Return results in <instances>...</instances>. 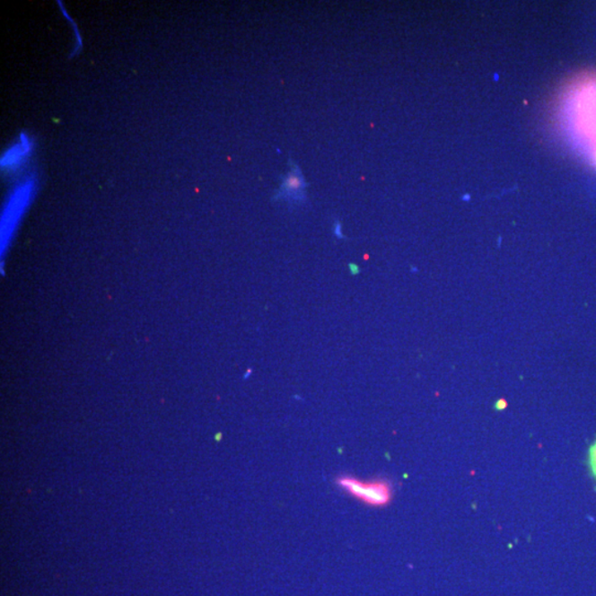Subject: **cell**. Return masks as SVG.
<instances>
[{"instance_id":"6da1fadb","label":"cell","mask_w":596,"mask_h":596,"mask_svg":"<svg viewBox=\"0 0 596 596\" xmlns=\"http://www.w3.org/2000/svg\"><path fill=\"white\" fill-rule=\"evenodd\" d=\"M337 485L344 493L370 507H384L392 501L391 484L384 479L363 480L343 475L337 478Z\"/></svg>"},{"instance_id":"7a4b0ae2","label":"cell","mask_w":596,"mask_h":596,"mask_svg":"<svg viewBox=\"0 0 596 596\" xmlns=\"http://www.w3.org/2000/svg\"><path fill=\"white\" fill-rule=\"evenodd\" d=\"M36 180L29 177L12 192L2 215V250H6L35 192Z\"/></svg>"},{"instance_id":"3957f363","label":"cell","mask_w":596,"mask_h":596,"mask_svg":"<svg viewBox=\"0 0 596 596\" xmlns=\"http://www.w3.org/2000/svg\"><path fill=\"white\" fill-rule=\"evenodd\" d=\"M290 171L286 175L281 176L282 184L280 188L273 196V201H285L291 206H301L307 203V192L305 189L309 187L306 182L300 166L292 160H288Z\"/></svg>"},{"instance_id":"277c9868","label":"cell","mask_w":596,"mask_h":596,"mask_svg":"<svg viewBox=\"0 0 596 596\" xmlns=\"http://www.w3.org/2000/svg\"><path fill=\"white\" fill-rule=\"evenodd\" d=\"M32 146L31 138L26 136L25 133H22L18 142L4 153L2 157L3 171L12 172L19 170L31 156Z\"/></svg>"},{"instance_id":"5b68a950","label":"cell","mask_w":596,"mask_h":596,"mask_svg":"<svg viewBox=\"0 0 596 596\" xmlns=\"http://www.w3.org/2000/svg\"><path fill=\"white\" fill-rule=\"evenodd\" d=\"M589 465L591 472H592L593 478L596 480V441L589 450Z\"/></svg>"},{"instance_id":"8992f818","label":"cell","mask_w":596,"mask_h":596,"mask_svg":"<svg viewBox=\"0 0 596 596\" xmlns=\"http://www.w3.org/2000/svg\"><path fill=\"white\" fill-rule=\"evenodd\" d=\"M333 233L335 235V238H337L339 240L345 239V235L343 233V224H341L338 219H336L334 221Z\"/></svg>"},{"instance_id":"52a82bcc","label":"cell","mask_w":596,"mask_h":596,"mask_svg":"<svg viewBox=\"0 0 596 596\" xmlns=\"http://www.w3.org/2000/svg\"><path fill=\"white\" fill-rule=\"evenodd\" d=\"M348 267H349L350 273H352L353 276H357V274L360 273V267L357 266V264L349 263Z\"/></svg>"}]
</instances>
